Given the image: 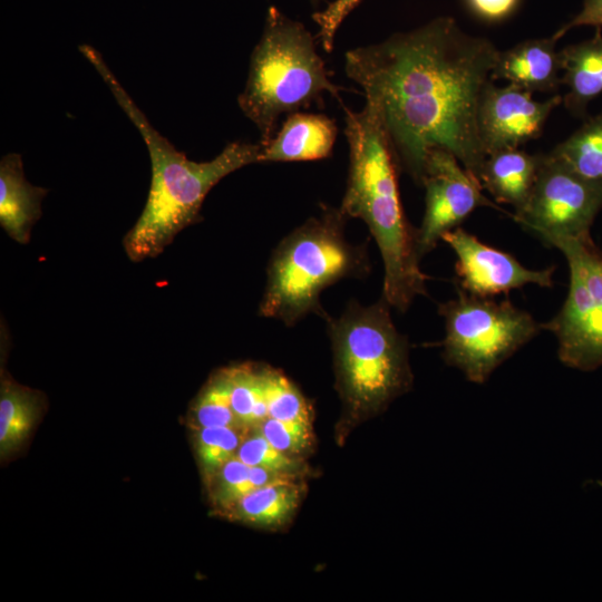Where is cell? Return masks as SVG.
<instances>
[{
  "label": "cell",
  "instance_id": "obj_8",
  "mask_svg": "<svg viewBox=\"0 0 602 602\" xmlns=\"http://www.w3.org/2000/svg\"><path fill=\"white\" fill-rule=\"evenodd\" d=\"M569 265L570 284L560 311L542 329L557 341L566 367L592 371L602 367V251L591 236L556 241Z\"/></svg>",
  "mask_w": 602,
  "mask_h": 602
},
{
  "label": "cell",
  "instance_id": "obj_18",
  "mask_svg": "<svg viewBox=\"0 0 602 602\" xmlns=\"http://www.w3.org/2000/svg\"><path fill=\"white\" fill-rule=\"evenodd\" d=\"M301 493V485L294 477H289L246 494L230 509L244 523L275 527L291 517L300 503Z\"/></svg>",
  "mask_w": 602,
  "mask_h": 602
},
{
  "label": "cell",
  "instance_id": "obj_3",
  "mask_svg": "<svg viewBox=\"0 0 602 602\" xmlns=\"http://www.w3.org/2000/svg\"><path fill=\"white\" fill-rule=\"evenodd\" d=\"M349 169L340 210L362 220L382 258V297L401 312L426 295L428 276L420 270L416 230L408 222L399 192L397 163L380 119L369 104L359 111L343 106Z\"/></svg>",
  "mask_w": 602,
  "mask_h": 602
},
{
  "label": "cell",
  "instance_id": "obj_6",
  "mask_svg": "<svg viewBox=\"0 0 602 602\" xmlns=\"http://www.w3.org/2000/svg\"><path fill=\"white\" fill-rule=\"evenodd\" d=\"M381 295L370 305L351 301L338 318L324 319L337 386L351 414L371 415L412 383L408 341L396 328Z\"/></svg>",
  "mask_w": 602,
  "mask_h": 602
},
{
  "label": "cell",
  "instance_id": "obj_16",
  "mask_svg": "<svg viewBox=\"0 0 602 602\" xmlns=\"http://www.w3.org/2000/svg\"><path fill=\"white\" fill-rule=\"evenodd\" d=\"M602 28L593 37L560 50L562 79L566 87L562 104L580 119L588 118V107L602 94Z\"/></svg>",
  "mask_w": 602,
  "mask_h": 602
},
{
  "label": "cell",
  "instance_id": "obj_20",
  "mask_svg": "<svg viewBox=\"0 0 602 602\" xmlns=\"http://www.w3.org/2000/svg\"><path fill=\"white\" fill-rule=\"evenodd\" d=\"M550 153L581 177L602 182V111L585 118Z\"/></svg>",
  "mask_w": 602,
  "mask_h": 602
},
{
  "label": "cell",
  "instance_id": "obj_4",
  "mask_svg": "<svg viewBox=\"0 0 602 602\" xmlns=\"http://www.w3.org/2000/svg\"><path fill=\"white\" fill-rule=\"evenodd\" d=\"M348 217L338 207L322 205L319 215L284 236L266 269L259 314L292 327L310 313L326 319L320 295L344 278L370 272L366 244L353 245L344 236Z\"/></svg>",
  "mask_w": 602,
  "mask_h": 602
},
{
  "label": "cell",
  "instance_id": "obj_5",
  "mask_svg": "<svg viewBox=\"0 0 602 602\" xmlns=\"http://www.w3.org/2000/svg\"><path fill=\"white\" fill-rule=\"evenodd\" d=\"M341 90L346 89L330 79L311 32L270 7L250 57L244 89L237 97L240 109L260 133V143L273 138L282 116L312 104L322 106L327 93L341 101Z\"/></svg>",
  "mask_w": 602,
  "mask_h": 602
},
{
  "label": "cell",
  "instance_id": "obj_10",
  "mask_svg": "<svg viewBox=\"0 0 602 602\" xmlns=\"http://www.w3.org/2000/svg\"><path fill=\"white\" fill-rule=\"evenodd\" d=\"M425 213L416 230L420 259L434 250L443 235L459 226L476 208L496 207L479 182L448 151L431 148L424 164Z\"/></svg>",
  "mask_w": 602,
  "mask_h": 602
},
{
  "label": "cell",
  "instance_id": "obj_13",
  "mask_svg": "<svg viewBox=\"0 0 602 602\" xmlns=\"http://www.w3.org/2000/svg\"><path fill=\"white\" fill-rule=\"evenodd\" d=\"M338 126L324 114L288 115L273 138L261 144L260 163L317 161L331 156Z\"/></svg>",
  "mask_w": 602,
  "mask_h": 602
},
{
  "label": "cell",
  "instance_id": "obj_24",
  "mask_svg": "<svg viewBox=\"0 0 602 602\" xmlns=\"http://www.w3.org/2000/svg\"><path fill=\"white\" fill-rule=\"evenodd\" d=\"M241 427H205L200 428L196 435L195 448L202 470L213 477L222 466L236 456L244 438L240 434Z\"/></svg>",
  "mask_w": 602,
  "mask_h": 602
},
{
  "label": "cell",
  "instance_id": "obj_9",
  "mask_svg": "<svg viewBox=\"0 0 602 602\" xmlns=\"http://www.w3.org/2000/svg\"><path fill=\"white\" fill-rule=\"evenodd\" d=\"M602 208V182L575 174L550 152L542 154L535 184L513 219L547 245L591 236Z\"/></svg>",
  "mask_w": 602,
  "mask_h": 602
},
{
  "label": "cell",
  "instance_id": "obj_27",
  "mask_svg": "<svg viewBox=\"0 0 602 602\" xmlns=\"http://www.w3.org/2000/svg\"><path fill=\"white\" fill-rule=\"evenodd\" d=\"M261 434L280 452L297 456L311 445L310 421L266 418L260 426Z\"/></svg>",
  "mask_w": 602,
  "mask_h": 602
},
{
  "label": "cell",
  "instance_id": "obj_15",
  "mask_svg": "<svg viewBox=\"0 0 602 602\" xmlns=\"http://www.w3.org/2000/svg\"><path fill=\"white\" fill-rule=\"evenodd\" d=\"M48 190L32 185L25 176L22 157L9 153L0 161V225L8 236L27 244L41 217Z\"/></svg>",
  "mask_w": 602,
  "mask_h": 602
},
{
  "label": "cell",
  "instance_id": "obj_12",
  "mask_svg": "<svg viewBox=\"0 0 602 602\" xmlns=\"http://www.w3.org/2000/svg\"><path fill=\"white\" fill-rule=\"evenodd\" d=\"M441 240L456 254L459 289L469 294L492 298L527 284L553 287L554 265L528 269L509 253L485 244L459 226L446 232Z\"/></svg>",
  "mask_w": 602,
  "mask_h": 602
},
{
  "label": "cell",
  "instance_id": "obj_25",
  "mask_svg": "<svg viewBox=\"0 0 602 602\" xmlns=\"http://www.w3.org/2000/svg\"><path fill=\"white\" fill-rule=\"evenodd\" d=\"M265 383L270 418L310 421L309 406L289 379L282 373L266 368Z\"/></svg>",
  "mask_w": 602,
  "mask_h": 602
},
{
  "label": "cell",
  "instance_id": "obj_31",
  "mask_svg": "<svg viewBox=\"0 0 602 602\" xmlns=\"http://www.w3.org/2000/svg\"><path fill=\"white\" fill-rule=\"evenodd\" d=\"M319 2H320V0H311V3H312L313 6H317Z\"/></svg>",
  "mask_w": 602,
  "mask_h": 602
},
{
  "label": "cell",
  "instance_id": "obj_30",
  "mask_svg": "<svg viewBox=\"0 0 602 602\" xmlns=\"http://www.w3.org/2000/svg\"><path fill=\"white\" fill-rule=\"evenodd\" d=\"M582 26L602 28V0H584L580 12L561 26L552 37L557 41L571 29Z\"/></svg>",
  "mask_w": 602,
  "mask_h": 602
},
{
  "label": "cell",
  "instance_id": "obj_23",
  "mask_svg": "<svg viewBox=\"0 0 602 602\" xmlns=\"http://www.w3.org/2000/svg\"><path fill=\"white\" fill-rule=\"evenodd\" d=\"M192 419L200 428L241 427L231 402L229 370L213 375L196 397L192 407Z\"/></svg>",
  "mask_w": 602,
  "mask_h": 602
},
{
  "label": "cell",
  "instance_id": "obj_7",
  "mask_svg": "<svg viewBox=\"0 0 602 602\" xmlns=\"http://www.w3.org/2000/svg\"><path fill=\"white\" fill-rule=\"evenodd\" d=\"M438 313L445 323V361L477 385L486 382L542 329L531 313L507 298L497 301L460 289L455 299L439 304Z\"/></svg>",
  "mask_w": 602,
  "mask_h": 602
},
{
  "label": "cell",
  "instance_id": "obj_11",
  "mask_svg": "<svg viewBox=\"0 0 602 602\" xmlns=\"http://www.w3.org/2000/svg\"><path fill=\"white\" fill-rule=\"evenodd\" d=\"M561 104L560 95L538 101L517 86L497 87L489 80L477 108V133L484 154L520 148L537 138L551 113Z\"/></svg>",
  "mask_w": 602,
  "mask_h": 602
},
{
  "label": "cell",
  "instance_id": "obj_29",
  "mask_svg": "<svg viewBox=\"0 0 602 602\" xmlns=\"http://www.w3.org/2000/svg\"><path fill=\"white\" fill-rule=\"evenodd\" d=\"M463 2L476 19L486 23H498L511 18L522 0H463Z\"/></svg>",
  "mask_w": 602,
  "mask_h": 602
},
{
  "label": "cell",
  "instance_id": "obj_1",
  "mask_svg": "<svg viewBox=\"0 0 602 602\" xmlns=\"http://www.w3.org/2000/svg\"><path fill=\"white\" fill-rule=\"evenodd\" d=\"M499 49L452 17L350 49L344 72L376 110L397 163L421 185L428 151L452 153L478 181L486 155L477 133L480 95Z\"/></svg>",
  "mask_w": 602,
  "mask_h": 602
},
{
  "label": "cell",
  "instance_id": "obj_17",
  "mask_svg": "<svg viewBox=\"0 0 602 602\" xmlns=\"http://www.w3.org/2000/svg\"><path fill=\"white\" fill-rule=\"evenodd\" d=\"M541 158L542 154H528L520 148L498 151L485 157L478 182L496 202L517 211L532 192Z\"/></svg>",
  "mask_w": 602,
  "mask_h": 602
},
{
  "label": "cell",
  "instance_id": "obj_2",
  "mask_svg": "<svg viewBox=\"0 0 602 602\" xmlns=\"http://www.w3.org/2000/svg\"><path fill=\"white\" fill-rule=\"evenodd\" d=\"M79 51L95 67L146 144L151 186L145 206L125 234L123 246L133 262L157 258L178 233L202 221L204 200L221 179L244 166L260 163L262 146L234 140L211 161L188 159L154 128L97 49L81 45Z\"/></svg>",
  "mask_w": 602,
  "mask_h": 602
},
{
  "label": "cell",
  "instance_id": "obj_22",
  "mask_svg": "<svg viewBox=\"0 0 602 602\" xmlns=\"http://www.w3.org/2000/svg\"><path fill=\"white\" fill-rule=\"evenodd\" d=\"M215 476L219 479L215 501L222 507L230 509L246 494L275 480L294 477V474L251 467L234 456Z\"/></svg>",
  "mask_w": 602,
  "mask_h": 602
},
{
  "label": "cell",
  "instance_id": "obj_21",
  "mask_svg": "<svg viewBox=\"0 0 602 602\" xmlns=\"http://www.w3.org/2000/svg\"><path fill=\"white\" fill-rule=\"evenodd\" d=\"M265 369L254 365L227 368L233 411L243 427H256L269 418Z\"/></svg>",
  "mask_w": 602,
  "mask_h": 602
},
{
  "label": "cell",
  "instance_id": "obj_26",
  "mask_svg": "<svg viewBox=\"0 0 602 602\" xmlns=\"http://www.w3.org/2000/svg\"><path fill=\"white\" fill-rule=\"evenodd\" d=\"M236 456L251 467L295 474L300 460L276 449L262 434L256 431L241 443Z\"/></svg>",
  "mask_w": 602,
  "mask_h": 602
},
{
  "label": "cell",
  "instance_id": "obj_14",
  "mask_svg": "<svg viewBox=\"0 0 602 602\" xmlns=\"http://www.w3.org/2000/svg\"><path fill=\"white\" fill-rule=\"evenodd\" d=\"M561 57L556 40L536 38L499 50L491 79H503L530 93L555 91L561 84Z\"/></svg>",
  "mask_w": 602,
  "mask_h": 602
},
{
  "label": "cell",
  "instance_id": "obj_28",
  "mask_svg": "<svg viewBox=\"0 0 602 602\" xmlns=\"http://www.w3.org/2000/svg\"><path fill=\"white\" fill-rule=\"evenodd\" d=\"M360 2L361 0H334L324 10L312 14V19L319 26L317 38L324 51H332L340 25Z\"/></svg>",
  "mask_w": 602,
  "mask_h": 602
},
{
  "label": "cell",
  "instance_id": "obj_19",
  "mask_svg": "<svg viewBox=\"0 0 602 602\" xmlns=\"http://www.w3.org/2000/svg\"><path fill=\"white\" fill-rule=\"evenodd\" d=\"M42 405L41 394L9 380L3 371L0 388V452L8 455L28 437Z\"/></svg>",
  "mask_w": 602,
  "mask_h": 602
}]
</instances>
